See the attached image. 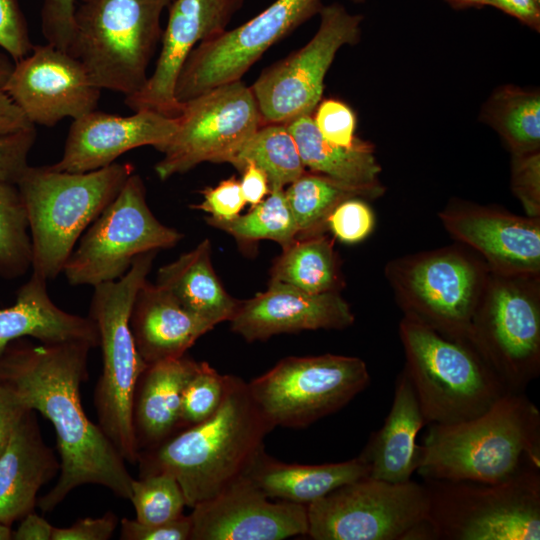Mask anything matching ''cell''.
<instances>
[{
	"mask_svg": "<svg viewBox=\"0 0 540 540\" xmlns=\"http://www.w3.org/2000/svg\"><path fill=\"white\" fill-rule=\"evenodd\" d=\"M319 16V27L311 40L266 69L251 86L262 125L286 124L301 116H312L338 50L360 41L362 15L333 2L324 5Z\"/></svg>",
	"mask_w": 540,
	"mask_h": 540,
	"instance_id": "14",
	"label": "cell"
},
{
	"mask_svg": "<svg viewBox=\"0 0 540 540\" xmlns=\"http://www.w3.org/2000/svg\"><path fill=\"white\" fill-rule=\"evenodd\" d=\"M225 385L226 375L219 374L207 362H200L183 390L180 430L213 415L223 400Z\"/></svg>",
	"mask_w": 540,
	"mask_h": 540,
	"instance_id": "38",
	"label": "cell"
},
{
	"mask_svg": "<svg viewBox=\"0 0 540 540\" xmlns=\"http://www.w3.org/2000/svg\"><path fill=\"white\" fill-rule=\"evenodd\" d=\"M182 237L154 216L146 202L144 182L133 173L80 237L63 273L74 286L115 281L139 255L172 248Z\"/></svg>",
	"mask_w": 540,
	"mask_h": 540,
	"instance_id": "13",
	"label": "cell"
},
{
	"mask_svg": "<svg viewBox=\"0 0 540 540\" xmlns=\"http://www.w3.org/2000/svg\"><path fill=\"white\" fill-rule=\"evenodd\" d=\"M2 89L34 126L48 127L95 110L101 93L77 58L48 43L17 61Z\"/></svg>",
	"mask_w": 540,
	"mask_h": 540,
	"instance_id": "17",
	"label": "cell"
},
{
	"mask_svg": "<svg viewBox=\"0 0 540 540\" xmlns=\"http://www.w3.org/2000/svg\"><path fill=\"white\" fill-rule=\"evenodd\" d=\"M203 200L191 208L209 213L219 220H230L238 216L246 204L240 182L234 176L221 181L215 187H206L201 191Z\"/></svg>",
	"mask_w": 540,
	"mask_h": 540,
	"instance_id": "45",
	"label": "cell"
},
{
	"mask_svg": "<svg viewBox=\"0 0 540 540\" xmlns=\"http://www.w3.org/2000/svg\"><path fill=\"white\" fill-rule=\"evenodd\" d=\"M157 252L139 255L121 278L93 287L88 315L96 324L102 351V373L94 394L98 425L130 464H136L139 455L132 423L133 398L147 364L137 351L129 318Z\"/></svg>",
	"mask_w": 540,
	"mask_h": 540,
	"instance_id": "6",
	"label": "cell"
},
{
	"mask_svg": "<svg viewBox=\"0 0 540 540\" xmlns=\"http://www.w3.org/2000/svg\"><path fill=\"white\" fill-rule=\"evenodd\" d=\"M307 507L314 540H435L423 483L365 477L342 485Z\"/></svg>",
	"mask_w": 540,
	"mask_h": 540,
	"instance_id": "10",
	"label": "cell"
},
{
	"mask_svg": "<svg viewBox=\"0 0 540 540\" xmlns=\"http://www.w3.org/2000/svg\"><path fill=\"white\" fill-rule=\"evenodd\" d=\"M510 182L525 215L540 217V151L511 155Z\"/></svg>",
	"mask_w": 540,
	"mask_h": 540,
	"instance_id": "41",
	"label": "cell"
},
{
	"mask_svg": "<svg viewBox=\"0 0 540 540\" xmlns=\"http://www.w3.org/2000/svg\"><path fill=\"white\" fill-rule=\"evenodd\" d=\"M53 528L43 517L32 511L22 518L20 525L13 532L12 539L51 540Z\"/></svg>",
	"mask_w": 540,
	"mask_h": 540,
	"instance_id": "52",
	"label": "cell"
},
{
	"mask_svg": "<svg viewBox=\"0 0 540 540\" xmlns=\"http://www.w3.org/2000/svg\"><path fill=\"white\" fill-rule=\"evenodd\" d=\"M435 540H539L540 469L501 483L423 479Z\"/></svg>",
	"mask_w": 540,
	"mask_h": 540,
	"instance_id": "9",
	"label": "cell"
},
{
	"mask_svg": "<svg viewBox=\"0 0 540 540\" xmlns=\"http://www.w3.org/2000/svg\"><path fill=\"white\" fill-rule=\"evenodd\" d=\"M273 430L240 377L226 375L219 408L206 420L179 430L138 455L140 476L167 472L194 507L246 476Z\"/></svg>",
	"mask_w": 540,
	"mask_h": 540,
	"instance_id": "2",
	"label": "cell"
},
{
	"mask_svg": "<svg viewBox=\"0 0 540 540\" xmlns=\"http://www.w3.org/2000/svg\"><path fill=\"white\" fill-rule=\"evenodd\" d=\"M449 6L457 10L483 8L488 6L489 0H443Z\"/></svg>",
	"mask_w": 540,
	"mask_h": 540,
	"instance_id": "53",
	"label": "cell"
},
{
	"mask_svg": "<svg viewBox=\"0 0 540 540\" xmlns=\"http://www.w3.org/2000/svg\"><path fill=\"white\" fill-rule=\"evenodd\" d=\"M134 173L131 163H112L83 173L28 166L16 183L32 243L33 274L48 281L64 265L86 229Z\"/></svg>",
	"mask_w": 540,
	"mask_h": 540,
	"instance_id": "4",
	"label": "cell"
},
{
	"mask_svg": "<svg viewBox=\"0 0 540 540\" xmlns=\"http://www.w3.org/2000/svg\"><path fill=\"white\" fill-rule=\"evenodd\" d=\"M35 127L9 95L0 88V135Z\"/></svg>",
	"mask_w": 540,
	"mask_h": 540,
	"instance_id": "51",
	"label": "cell"
},
{
	"mask_svg": "<svg viewBox=\"0 0 540 540\" xmlns=\"http://www.w3.org/2000/svg\"><path fill=\"white\" fill-rule=\"evenodd\" d=\"M12 536L11 525L0 522V540H9L12 539Z\"/></svg>",
	"mask_w": 540,
	"mask_h": 540,
	"instance_id": "55",
	"label": "cell"
},
{
	"mask_svg": "<svg viewBox=\"0 0 540 540\" xmlns=\"http://www.w3.org/2000/svg\"><path fill=\"white\" fill-rule=\"evenodd\" d=\"M28 411L30 410L18 394L0 382V455L6 449L14 430Z\"/></svg>",
	"mask_w": 540,
	"mask_h": 540,
	"instance_id": "48",
	"label": "cell"
},
{
	"mask_svg": "<svg viewBox=\"0 0 540 540\" xmlns=\"http://www.w3.org/2000/svg\"><path fill=\"white\" fill-rule=\"evenodd\" d=\"M12 68L10 62L4 56L0 55V88H2L6 82Z\"/></svg>",
	"mask_w": 540,
	"mask_h": 540,
	"instance_id": "54",
	"label": "cell"
},
{
	"mask_svg": "<svg viewBox=\"0 0 540 540\" xmlns=\"http://www.w3.org/2000/svg\"><path fill=\"white\" fill-rule=\"evenodd\" d=\"M78 0H44L41 12L42 33L47 43L68 51L75 29ZM85 2L87 0H80Z\"/></svg>",
	"mask_w": 540,
	"mask_h": 540,
	"instance_id": "42",
	"label": "cell"
},
{
	"mask_svg": "<svg viewBox=\"0 0 540 540\" xmlns=\"http://www.w3.org/2000/svg\"><path fill=\"white\" fill-rule=\"evenodd\" d=\"M26 20L17 0H0V47L15 62L33 49Z\"/></svg>",
	"mask_w": 540,
	"mask_h": 540,
	"instance_id": "43",
	"label": "cell"
},
{
	"mask_svg": "<svg viewBox=\"0 0 540 540\" xmlns=\"http://www.w3.org/2000/svg\"><path fill=\"white\" fill-rule=\"evenodd\" d=\"M190 540H282L307 536L306 505L271 501L247 476L192 507Z\"/></svg>",
	"mask_w": 540,
	"mask_h": 540,
	"instance_id": "19",
	"label": "cell"
},
{
	"mask_svg": "<svg viewBox=\"0 0 540 540\" xmlns=\"http://www.w3.org/2000/svg\"><path fill=\"white\" fill-rule=\"evenodd\" d=\"M239 180L242 195L246 203L255 206L269 194V184L266 174L252 163H247Z\"/></svg>",
	"mask_w": 540,
	"mask_h": 540,
	"instance_id": "50",
	"label": "cell"
},
{
	"mask_svg": "<svg viewBox=\"0 0 540 540\" xmlns=\"http://www.w3.org/2000/svg\"><path fill=\"white\" fill-rule=\"evenodd\" d=\"M488 6L517 19L534 31H540V2L538 0H489Z\"/></svg>",
	"mask_w": 540,
	"mask_h": 540,
	"instance_id": "49",
	"label": "cell"
},
{
	"mask_svg": "<svg viewBox=\"0 0 540 540\" xmlns=\"http://www.w3.org/2000/svg\"><path fill=\"white\" fill-rule=\"evenodd\" d=\"M118 524L111 511L98 518L78 519L69 527H54L51 540H108Z\"/></svg>",
	"mask_w": 540,
	"mask_h": 540,
	"instance_id": "47",
	"label": "cell"
},
{
	"mask_svg": "<svg viewBox=\"0 0 540 540\" xmlns=\"http://www.w3.org/2000/svg\"><path fill=\"white\" fill-rule=\"evenodd\" d=\"M428 425L416 471L423 479L501 483L540 469V411L524 392L472 419Z\"/></svg>",
	"mask_w": 540,
	"mask_h": 540,
	"instance_id": "3",
	"label": "cell"
},
{
	"mask_svg": "<svg viewBox=\"0 0 540 540\" xmlns=\"http://www.w3.org/2000/svg\"><path fill=\"white\" fill-rule=\"evenodd\" d=\"M270 281L311 294L339 292L344 287L341 263L325 233L298 238L283 250L270 271Z\"/></svg>",
	"mask_w": 540,
	"mask_h": 540,
	"instance_id": "33",
	"label": "cell"
},
{
	"mask_svg": "<svg viewBox=\"0 0 540 540\" xmlns=\"http://www.w3.org/2000/svg\"><path fill=\"white\" fill-rule=\"evenodd\" d=\"M176 129V117L149 109L129 116L93 110L73 120L62 158L50 166L72 173L97 170L138 147L151 145L161 151Z\"/></svg>",
	"mask_w": 540,
	"mask_h": 540,
	"instance_id": "21",
	"label": "cell"
},
{
	"mask_svg": "<svg viewBox=\"0 0 540 540\" xmlns=\"http://www.w3.org/2000/svg\"><path fill=\"white\" fill-rule=\"evenodd\" d=\"M284 190L283 188L271 190L266 199L253 206L245 215L239 214L230 220L208 216L206 222L238 241L254 242L268 239L280 244L284 250L295 242L298 234Z\"/></svg>",
	"mask_w": 540,
	"mask_h": 540,
	"instance_id": "35",
	"label": "cell"
},
{
	"mask_svg": "<svg viewBox=\"0 0 540 540\" xmlns=\"http://www.w3.org/2000/svg\"><path fill=\"white\" fill-rule=\"evenodd\" d=\"M540 2V0H538Z\"/></svg>",
	"mask_w": 540,
	"mask_h": 540,
	"instance_id": "57",
	"label": "cell"
},
{
	"mask_svg": "<svg viewBox=\"0 0 540 540\" xmlns=\"http://www.w3.org/2000/svg\"><path fill=\"white\" fill-rule=\"evenodd\" d=\"M122 540H190L191 519L189 515L160 524H144L136 519L120 521Z\"/></svg>",
	"mask_w": 540,
	"mask_h": 540,
	"instance_id": "46",
	"label": "cell"
},
{
	"mask_svg": "<svg viewBox=\"0 0 540 540\" xmlns=\"http://www.w3.org/2000/svg\"><path fill=\"white\" fill-rule=\"evenodd\" d=\"M60 470V463L42 439L33 410L14 430L0 455V522L12 525L34 510L37 494Z\"/></svg>",
	"mask_w": 540,
	"mask_h": 540,
	"instance_id": "25",
	"label": "cell"
},
{
	"mask_svg": "<svg viewBox=\"0 0 540 540\" xmlns=\"http://www.w3.org/2000/svg\"><path fill=\"white\" fill-rule=\"evenodd\" d=\"M479 119L491 127L513 154L540 151V92L508 84L496 88Z\"/></svg>",
	"mask_w": 540,
	"mask_h": 540,
	"instance_id": "32",
	"label": "cell"
},
{
	"mask_svg": "<svg viewBox=\"0 0 540 540\" xmlns=\"http://www.w3.org/2000/svg\"><path fill=\"white\" fill-rule=\"evenodd\" d=\"M352 2H354L355 4H362L364 3L366 0H351Z\"/></svg>",
	"mask_w": 540,
	"mask_h": 540,
	"instance_id": "56",
	"label": "cell"
},
{
	"mask_svg": "<svg viewBox=\"0 0 540 540\" xmlns=\"http://www.w3.org/2000/svg\"><path fill=\"white\" fill-rule=\"evenodd\" d=\"M129 500L136 520L144 524H160L183 515L186 506L183 491L175 477L158 472L133 479Z\"/></svg>",
	"mask_w": 540,
	"mask_h": 540,
	"instance_id": "37",
	"label": "cell"
},
{
	"mask_svg": "<svg viewBox=\"0 0 540 540\" xmlns=\"http://www.w3.org/2000/svg\"><path fill=\"white\" fill-rule=\"evenodd\" d=\"M242 0H172L155 69L144 87L125 97L132 110L149 109L177 117L182 108L175 96L183 66L196 45L225 30Z\"/></svg>",
	"mask_w": 540,
	"mask_h": 540,
	"instance_id": "20",
	"label": "cell"
},
{
	"mask_svg": "<svg viewBox=\"0 0 540 540\" xmlns=\"http://www.w3.org/2000/svg\"><path fill=\"white\" fill-rule=\"evenodd\" d=\"M355 316L339 292L311 294L270 281L266 291L240 301L230 319L231 330L248 342L305 330H342Z\"/></svg>",
	"mask_w": 540,
	"mask_h": 540,
	"instance_id": "22",
	"label": "cell"
},
{
	"mask_svg": "<svg viewBox=\"0 0 540 540\" xmlns=\"http://www.w3.org/2000/svg\"><path fill=\"white\" fill-rule=\"evenodd\" d=\"M449 235L478 254L491 272L540 275V217L452 199L439 212Z\"/></svg>",
	"mask_w": 540,
	"mask_h": 540,
	"instance_id": "18",
	"label": "cell"
},
{
	"mask_svg": "<svg viewBox=\"0 0 540 540\" xmlns=\"http://www.w3.org/2000/svg\"><path fill=\"white\" fill-rule=\"evenodd\" d=\"M375 226V215L365 199L340 203L327 220V229L341 242L354 244L367 238Z\"/></svg>",
	"mask_w": 540,
	"mask_h": 540,
	"instance_id": "39",
	"label": "cell"
},
{
	"mask_svg": "<svg viewBox=\"0 0 540 540\" xmlns=\"http://www.w3.org/2000/svg\"><path fill=\"white\" fill-rule=\"evenodd\" d=\"M91 348L84 342H11L0 356V382L13 389L29 410L48 419L56 432L60 475L37 500L45 513L85 484L130 498L134 478L125 460L100 426L89 420L81 403L80 386L88 376Z\"/></svg>",
	"mask_w": 540,
	"mask_h": 540,
	"instance_id": "1",
	"label": "cell"
},
{
	"mask_svg": "<svg viewBox=\"0 0 540 540\" xmlns=\"http://www.w3.org/2000/svg\"><path fill=\"white\" fill-rule=\"evenodd\" d=\"M284 191L296 222L298 239L325 233L328 217L343 201L351 198L376 199L385 193V187L380 182L356 185L305 172Z\"/></svg>",
	"mask_w": 540,
	"mask_h": 540,
	"instance_id": "31",
	"label": "cell"
},
{
	"mask_svg": "<svg viewBox=\"0 0 540 540\" xmlns=\"http://www.w3.org/2000/svg\"><path fill=\"white\" fill-rule=\"evenodd\" d=\"M36 140L32 127L0 135V182L16 184L28 165V155Z\"/></svg>",
	"mask_w": 540,
	"mask_h": 540,
	"instance_id": "44",
	"label": "cell"
},
{
	"mask_svg": "<svg viewBox=\"0 0 540 540\" xmlns=\"http://www.w3.org/2000/svg\"><path fill=\"white\" fill-rule=\"evenodd\" d=\"M27 212L16 184L0 182V276L15 279L32 267Z\"/></svg>",
	"mask_w": 540,
	"mask_h": 540,
	"instance_id": "36",
	"label": "cell"
},
{
	"mask_svg": "<svg viewBox=\"0 0 540 540\" xmlns=\"http://www.w3.org/2000/svg\"><path fill=\"white\" fill-rule=\"evenodd\" d=\"M313 113L315 126L331 143L350 148L360 140L355 136V113L346 103L338 99H326L319 102Z\"/></svg>",
	"mask_w": 540,
	"mask_h": 540,
	"instance_id": "40",
	"label": "cell"
},
{
	"mask_svg": "<svg viewBox=\"0 0 540 540\" xmlns=\"http://www.w3.org/2000/svg\"><path fill=\"white\" fill-rule=\"evenodd\" d=\"M129 324L137 351L147 365L182 357L215 327L147 279L135 295Z\"/></svg>",
	"mask_w": 540,
	"mask_h": 540,
	"instance_id": "23",
	"label": "cell"
},
{
	"mask_svg": "<svg viewBox=\"0 0 540 540\" xmlns=\"http://www.w3.org/2000/svg\"><path fill=\"white\" fill-rule=\"evenodd\" d=\"M246 476L270 499L308 505L342 485L368 477L369 468L359 456L304 465L281 462L263 450Z\"/></svg>",
	"mask_w": 540,
	"mask_h": 540,
	"instance_id": "28",
	"label": "cell"
},
{
	"mask_svg": "<svg viewBox=\"0 0 540 540\" xmlns=\"http://www.w3.org/2000/svg\"><path fill=\"white\" fill-rule=\"evenodd\" d=\"M489 274L484 260L460 243L404 255L384 268L404 316L453 338H469Z\"/></svg>",
	"mask_w": 540,
	"mask_h": 540,
	"instance_id": "8",
	"label": "cell"
},
{
	"mask_svg": "<svg viewBox=\"0 0 540 540\" xmlns=\"http://www.w3.org/2000/svg\"><path fill=\"white\" fill-rule=\"evenodd\" d=\"M305 168L343 182L369 185L380 182L381 166L373 144L360 139L350 148L325 139L312 116H301L286 123Z\"/></svg>",
	"mask_w": 540,
	"mask_h": 540,
	"instance_id": "30",
	"label": "cell"
},
{
	"mask_svg": "<svg viewBox=\"0 0 540 540\" xmlns=\"http://www.w3.org/2000/svg\"><path fill=\"white\" fill-rule=\"evenodd\" d=\"M469 338L509 392H524L540 374V275L490 271Z\"/></svg>",
	"mask_w": 540,
	"mask_h": 540,
	"instance_id": "11",
	"label": "cell"
},
{
	"mask_svg": "<svg viewBox=\"0 0 540 540\" xmlns=\"http://www.w3.org/2000/svg\"><path fill=\"white\" fill-rule=\"evenodd\" d=\"M156 284L184 308L215 326L230 321L240 302L225 290L216 275L208 239L162 266L158 270Z\"/></svg>",
	"mask_w": 540,
	"mask_h": 540,
	"instance_id": "29",
	"label": "cell"
},
{
	"mask_svg": "<svg viewBox=\"0 0 540 540\" xmlns=\"http://www.w3.org/2000/svg\"><path fill=\"white\" fill-rule=\"evenodd\" d=\"M427 425L412 383L404 369L395 381L391 408L380 429L372 433L358 455L370 478L390 483L411 480L421 460L416 438Z\"/></svg>",
	"mask_w": 540,
	"mask_h": 540,
	"instance_id": "24",
	"label": "cell"
},
{
	"mask_svg": "<svg viewBox=\"0 0 540 540\" xmlns=\"http://www.w3.org/2000/svg\"><path fill=\"white\" fill-rule=\"evenodd\" d=\"M228 163L240 172L247 163L256 165L267 176L269 192L285 189L306 172L293 136L279 123L261 125Z\"/></svg>",
	"mask_w": 540,
	"mask_h": 540,
	"instance_id": "34",
	"label": "cell"
},
{
	"mask_svg": "<svg viewBox=\"0 0 540 540\" xmlns=\"http://www.w3.org/2000/svg\"><path fill=\"white\" fill-rule=\"evenodd\" d=\"M177 129L162 148L155 172L164 181L203 162L228 163L262 125L251 87L241 80L217 86L184 103Z\"/></svg>",
	"mask_w": 540,
	"mask_h": 540,
	"instance_id": "15",
	"label": "cell"
},
{
	"mask_svg": "<svg viewBox=\"0 0 540 540\" xmlns=\"http://www.w3.org/2000/svg\"><path fill=\"white\" fill-rule=\"evenodd\" d=\"M369 383L362 359L323 354L284 358L248 388L273 429L304 428L342 409Z\"/></svg>",
	"mask_w": 540,
	"mask_h": 540,
	"instance_id": "12",
	"label": "cell"
},
{
	"mask_svg": "<svg viewBox=\"0 0 540 540\" xmlns=\"http://www.w3.org/2000/svg\"><path fill=\"white\" fill-rule=\"evenodd\" d=\"M406 371L426 424L477 417L509 391L470 338H453L403 316Z\"/></svg>",
	"mask_w": 540,
	"mask_h": 540,
	"instance_id": "5",
	"label": "cell"
},
{
	"mask_svg": "<svg viewBox=\"0 0 540 540\" xmlns=\"http://www.w3.org/2000/svg\"><path fill=\"white\" fill-rule=\"evenodd\" d=\"M199 364L183 355L149 364L142 372L132 407L139 453L155 448L180 430L183 390Z\"/></svg>",
	"mask_w": 540,
	"mask_h": 540,
	"instance_id": "26",
	"label": "cell"
},
{
	"mask_svg": "<svg viewBox=\"0 0 540 540\" xmlns=\"http://www.w3.org/2000/svg\"><path fill=\"white\" fill-rule=\"evenodd\" d=\"M46 280L32 273L17 291L15 303L0 309V356L13 341L24 336L41 343L84 342L99 346L94 321L68 313L50 299Z\"/></svg>",
	"mask_w": 540,
	"mask_h": 540,
	"instance_id": "27",
	"label": "cell"
},
{
	"mask_svg": "<svg viewBox=\"0 0 540 540\" xmlns=\"http://www.w3.org/2000/svg\"><path fill=\"white\" fill-rule=\"evenodd\" d=\"M172 0H87L75 12L68 53L102 89L125 97L147 82V67L162 37L161 15Z\"/></svg>",
	"mask_w": 540,
	"mask_h": 540,
	"instance_id": "7",
	"label": "cell"
},
{
	"mask_svg": "<svg viewBox=\"0 0 540 540\" xmlns=\"http://www.w3.org/2000/svg\"><path fill=\"white\" fill-rule=\"evenodd\" d=\"M321 0H275L244 24L200 42L179 75L175 96L184 103L241 77L275 42L319 14Z\"/></svg>",
	"mask_w": 540,
	"mask_h": 540,
	"instance_id": "16",
	"label": "cell"
}]
</instances>
